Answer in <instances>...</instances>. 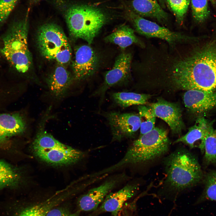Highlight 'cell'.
I'll return each mask as SVG.
<instances>
[{
	"label": "cell",
	"mask_w": 216,
	"mask_h": 216,
	"mask_svg": "<svg viewBox=\"0 0 216 216\" xmlns=\"http://www.w3.org/2000/svg\"><path fill=\"white\" fill-rule=\"evenodd\" d=\"M187 44L166 53L159 69L169 82L178 89L216 91V43L188 49Z\"/></svg>",
	"instance_id": "1"
},
{
	"label": "cell",
	"mask_w": 216,
	"mask_h": 216,
	"mask_svg": "<svg viewBox=\"0 0 216 216\" xmlns=\"http://www.w3.org/2000/svg\"><path fill=\"white\" fill-rule=\"evenodd\" d=\"M170 144L166 130L162 128L154 127L139 136L129 147L119 161L101 170V173L106 176L127 166L151 164L166 156Z\"/></svg>",
	"instance_id": "2"
},
{
	"label": "cell",
	"mask_w": 216,
	"mask_h": 216,
	"mask_svg": "<svg viewBox=\"0 0 216 216\" xmlns=\"http://www.w3.org/2000/svg\"><path fill=\"white\" fill-rule=\"evenodd\" d=\"M165 177L161 185L171 191L179 192L194 186L202 178L198 161L184 147L176 149L163 159Z\"/></svg>",
	"instance_id": "3"
},
{
	"label": "cell",
	"mask_w": 216,
	"mask_h": 216,
	"mask_svg": "<svg viewBox=\"0 0 216 216\" xmlns=\"http://www.w3.org/2000/svg\"><path fill=\"white\" fill-rule=\"evenodd\" d=\"M46 116L39 124L31 145L32 151L38 158L48 164L65 166L75 164L84 156L82 152L60 142L45 130Z\"/></svg>",
	"instance_id": "4"
},
{
	"label": "cell",
	"mask_w": 216,
	"mask_h": 216,
	"mask_svg": "<svg viewBox=\"0 0 216 216\" xmlns=\"http://www.w3.org/2000/svg\"><path fill=\"white\" fill-rule=\"evenodd\" d=\"M28 14L10 25L2 36L1 54L10 66L21 73L27 72L32 63L28 44Z\"/></svg>",
	"instance_id": "5"
},
{
	"label": "cell",
	"mask_w": 216,
	"mask_h": 216,
	"mask_svg": "<svg viewBox=\"0 0 216 216\" xmlns=\"http://www.w3.org/2000/svg\"><path fill=\"white\" fill-rule=\"evenodd\" d=\"M65 18L71 35L90 45L105 23L107 18L100 9L89 5H75L66 10Z\"/></svg>",
	"instance_id": "6"
},
{
	"label": "cell",
	"mask_w": 216,
	"mask_h": 216,
	"mask_svg": "<svg viewBox=\"0 0 216 216\" xmlns=\"http://www.w3.org/2000/svg\"><path fill=\"white\" fill-rule=\"evenodd\" d=\"M37 42L40 52L45 58L55 60L61 64L70 61V46L64 32L57 25L47 23L40 27Z\"/></svg>",
	"instance_id": "7"
},
{
	"label": "cell",
	"mask_w": 216,
	"mask_h": 216,
	"mask_svg": "<svg viewBox=\"0 0 216 216\" xmlns=\"http://www.w3.org/2000/svg\"><path fill=\"white\" fill-rule=\"evenodd\" d=\"M73 194L65 189L40 199L18 201L6 205L5 216H46L52 208L69 199Z\"/></svg>",
	"instance_id": "8"
},
{
	"label": "cell",
	"mask_w": 216,
	"mask_h": 216,
	"mask_svg": "<svg viewBox=\"0 0 216 216\" xmlns=\"http://www.w3.org/2000/svg\"><path fill=\"white\" fill-rule=\"evenodd\" d=\"M127 15L135 30L139 34L147 38L160 39L166 41L170 46L192 42L196 39L184 34L171 31L155 22L146 19L133 11H129Z\"/></svg>",
	"instance_id": "9"
},
{
	"label": "cell",
	"mask_w": 216,
	"mask_h": 216,
	"mask_svg": "<svg viewBox=\"0 0 216 216\" xmlns=\"http://www.w3.org/2000/svg\"><path fill=\"white\" fill-rule=\"evenodd\" d=\"M104 116L110 127L113 141L132 138L140 128L139 115L110 112L106 113Z\"/></svg>",
	"instance_id": "10"
},
{
	"label": "cell",
	"mask_w": 216,
	"mask_h": 216,
	"mask_svg": "<svg viewBox=\"0 0 216 216\" xmlns=\"http://www.w3.org/2000/svg\"><path fill=\"white\" fill-rule=\"evenodd\" d=\"M132 58L130 53L120 54L116 58L112 68L105 74L103 84L94 94L103 95L109 88L127 79L130 75Z\"/></svg>",
	"instance_id": "11"
},
{
	"label": "cell",
	"mask_w": 216,
	"mask_h": 216,
	"mask_svg": "<svg viewBox=\"0 0 216 216\" xmlns=\"http://www.w3.org/2000/svg\"><path fill=\"white\" fill-rule=\"evenodd\" d=\"M123 178L122 175H120L108 179L82 195L77 201L80 211L89 212L96 209L109 192L121 182Z\"/></svg>",
	"instance_id": "12"
},
{
	"label": "cell",
	"mask_w": 216,
	"mask_h": 216,
	"mask_svg": "<svg viewBox=\"0 0 216 216\" xmlns=\"http://www.w3.org/2000/svg\"><path fill=\"white\" fill-rule=\"evenodd\" d=\"M89 45H83L76 49L72 68L74 79L80 80L92 76L96 70L98 60Z\"/></svg>",
	"instance_id": "13"
},
{
	"label": "cell",
	"mask_w": 216,
	"mask_h": 216,
	"mask_svg": "<svg viewBox=\"0 0 216 216\" xmlns=\"http://www.w3.org/2000/svg\"><path fill=\"white\" fill-rule=\"evenodd\" d=\"M156 116L165 121L169 126L173 134H180L184 128L182 110L177 104L159 99L151 104Z\"/></svg>",
	"instance_id": "14"
},
{
	"label": "cell",
	"mask_w": 216,
	"mask_h": 216,
	"mask_svg": "<svg viewBox=\"0 0 216 216\" xmlns=\"http://www.w3.org/2000/svg\"><path fill=\"white\" fill-rule=\"evenodd\" d=\"M213 122L203 117L197 118L194 124L190 128L184 135L177 139L174 144L182 143L190 148H197L203 154L204 141L214 130Z\"/></svg>",
	"instance_id": "15"
},
{
	"label": "cell",
	"mask_w": 216,
	"mask_h": 216,
	"mask_svg": "<svg viewBox=\"0 0 216 216\" xmlns=\"http://www.w3.org/2000/svg\"><path fill=\"white\" fill-rule=\"evenodd\" d=\"M183 100L190 112L194 114H202L216 108V91L187 90L183 95Z\"/></svg>",
	"instance_id": "16"
},
{
	"label": "cell",
	"mask_w": 216,
	"mask_h": 216,
	"mask_svg": "<svg viewBox=\"0 0 216 216\" xmlns=\"http://www.w3.org/2000/svg\"><path fill=\"white\" fill-rule=\"evenodd\" d=\"M140 185L137 183L128 184L118 191L109 193L103 200L99 211L110 212L113 216H118L125 202L136 194Z\"/></svg>",
	"instance_id": "17"
},
{
	"label": "cell",
	"mask_w": 216,
	"mask_h": 216,
	"mask_svg": "<svg viewBox=\"0 0 216 216\" xmlns=\"http://www.w3.org/2000/svg\"><path fill=\"white\" fill-rule=\"evenodd\" d=\"M72 77L62 65L58 66L47 80L49 91L53 97L60 99L65 95L72 81Z\"/></svg>",
	"instance_id": "18"
},
{
	"label": "cell",
	"mask_w": 216,
	"mask_h": 216,
	"mask_svg": "<svg viewBox=\"0 0 216 216\" xmlns=\"http://www.w3.org/2000/svg\"><path fill=\"white\" fill-rule=\"evenodd\" d=\"M26 122L19 114H0V142L25 130Z\"/></svg>",
	"instance_id": "19"
},
{
	"label": "cell",
	"mask_w": 216,
	"mask_h": 216,
	"mask_svg": "<svg viewBox=\"0 0 216 216\" xmlns=\"http://www.w3.org/2000/svg\"><path fill=\"white\" fill-rule=\"evenodd\" d=\"M107 42L118 45L122 50L133 44H136L142 48L145 44L138 38L134 33V31L126 25H122L104 38Z\"/></svg>",
	"instance_id": "20"
},
{
	"label": "cell",
	"mask_w": 216,
	"mask_h": 216,
	"mask_svg": "<svg viewBox=\"0 0 216 216\" xmlns=\"http://www.w3.org/2000/svg\"><path fill=\"white\" fill-rule=\"evenodd\" d=\"M131 5L133 11L142 17L153 18L160 22L167 19V14L156 0H133Z\"/></svg>",
	"instance_id": "21"
},
{
	"label": "cell",
	"mask_w": 216,
	"mask_h": 216,
	"mask_svg": "<svg viewBox=\"0 0 216 216\" xmlns=\"http://www.w3.org/2000/svg\"><path fill=\"white\" fill-rule=\"evenodd\" d=\"M115 102L120 106L126 107L133 105H144L150 98L148 94L132 92H116L112 95Z\"/></svg>",
	"instance_id": "22"
},
{
	"label": "cell",
	"mask_w": 216,
	"mask_h": 216,
	"mask_svg": "<svg viewBox=\"0 0 216 216\" xmlns=\"http://www.w3.org/2000/svg\"><path fill=\"white\" fill-rule=\"evenodd\" d=\"M20 178L16 171L6 162L0 160V190L17 185Z\"/></svg>",
	"instance_id": "23"
},
{
	"label": "cell",
	"mask_w": 216,
	"mask_h": 216,
	"mask_svg": "<svg viewBox=\"0 0 216 216\" xmlns=\"http://www.w3.org/2000/svg\"><path fill=\"white\" fill-rule=\"evenodd\" d=\"M138 110L140 120V136L155 127L156 116L150 106L139 105Z\"/></svg>",
	"instance_id": "24"
},
{
	"label": "cell",
	"mask_w": 216,
	"mask_h": 216,
	"mask_svg": "<svg viewBox=\"0 0 216 216\" xmlns=\"http://www.w3.org/2000/svg\"><path fill=\"white\" fill-rule=\"evenodd\" d=\"M203 153L206 164L216 163V129H214L206 138Z\"/></svg>",
	"instance_id": "25"
},
{
	"label": "cell",
	"mask_w": 216,
	"mask_h": 216,
	"mask_svg": "<svg viewBox=\"0 0 216 216\" xmlns=\"http://www.w3.org/2000/svg\"><path fill=\"white\" fill-rule=\"evenodd\" d=\"M205 180V188L199 201L207 200L216 201V170L209 172Z\"/></svg>",
	"instance_id": "26"
},
{
	"label": "cell",
	"mask_w": 216,
	"mask_h": 216,
	"mask_svg": "<svg viewBox=\"0 0 216 216\" xmlns=\"http://www.w3.org/2000/svg\"><path fill=\"white\" fill-rule=\"evenodd\" d=\"M193 16L197 22L205 20L209 14L208 0H190Z\"/></svg>",
	"instance_id": "27"
},
{
	"label": "cell",
	"mask_w": 216,
	"mask_h": 216,
	"mask_svg": "<svg viewBox=\"0 0 216 216\" xmlns=\"http://www.w3.org/2000/svg\"><path fill=\"white\" fill-rule=\"evenodd\" d=\"M177 23L182 24L188 10L190 0H166Z\"/></svg>",
	"instance_id": "28"
},
{
	"label": "cell",
	"mask_w": 216,
	"mask_h": 216,
	"mask_svg": "<svg viewBox=\"0 0 216 216\" xmlns=\"http://www.w3.org/2000/svg\"><path fill=\"white\" fill-rule=\"evenodd\" d=\"M18 0H0V26L6 21Z\"/></svg>",
	"instance_id": "29"
},
{
	"label": "cell",
	"mask_w": 216,
	"mask_h": 216,
	"mask_svg": "<svg viewBox=\"0 0 216 216\" xmlns=\"http://www.w3.org/2000/svg\"><path fill=\"white\" fill-rule=\"evenodd\" d=\"M63 203L52 208L46 216H79V211L72 212L69 206Z\"/></svg>",
	"instance_id": "30"
},
{
	"label": "cell",
	"mask_w": 216,
	"mask_h": 216,
	"mask_svg": "<svg viewBox=\"0 0 216 216\" xmlns=\"http://www.w3.org/2000/svg\"><path fill=\"white\" fill-rule=\"evenodd\" d=\"M159 1L160 4L163 7H164L165 6V0H159Z\"/></svg>",
	"instance_id": "31"
},
{
	"label": "cell",
	"mask_w": 216,
	"mask_h": 216,
	"mask_svg": "<svg viewBox=\"0 0 216 216\" xmlns=\"http://www.w3.org/2000/svg\"><path fill=\"white\" fill-rule=\"evenodd\" d=\"M212 4H216V0H210Z\"/></svg>",
	"instance_id": "32"
},
{
	"label": "cell",
	"mask_w": 216,
	"mask_h": 216,
	"mask_svg": "<svg viewBox=\"0 0 216 216\" xmlns=\"http://www.w3.org/2000/svg\"><path fill=\"white\" fill-rule=\"evenodd\" d=\"M1 41V40H0V58L1 55H2L1 54V47H2V41Z\"/></svg>",
	"instance_id": "33"
},
{
	"label": "cell",
	"mask_w": 216,
	"mask_h": 216,
	"mask_svg": "<svg viewBox=\"0 0 216 216\" xmlns=\"http://www.w3.org/2000/svg\"><path fill=\"white\" fill-rule=\"evenodd\" d=\"M32 0V1H33L36 2V1H39L40 0Z\"/></svg>",
	"instance_id": "34"
}]
</instances>
